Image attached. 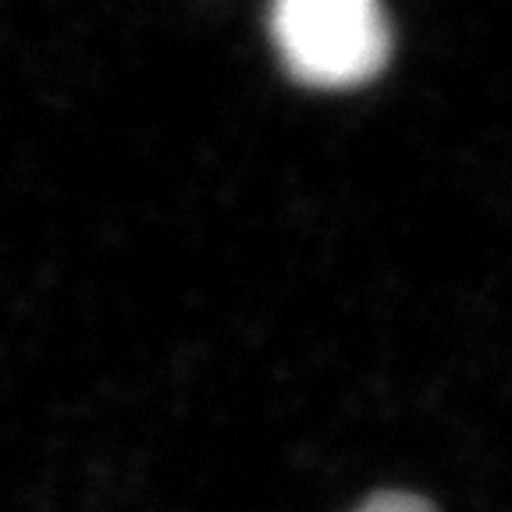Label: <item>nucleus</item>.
<instances>
[{"mask_svg":"<svg viewBox=\"0 0 512 512\" xmlns=\"http://www.w3.org/2000/svg\"><path fill=\"white\" fill-rule=\"evenodd\" d=\"M271 36L288 72L324 89L374 79L392 54L388 18L370 0H281Z\"/></svg>","mask_w":512,"mask_h":512,"instance_id":"obj_1","label":"nucleus"},{"mask_svg":"<svg viewBox=\"0 0 512 512\" xmlns=\"http://www.w3.org/2000/svg\"><path fill=\"white\" fill-rule=\"evenodd\" d=\"M356 512H434V505L416 495H402V491H384V495L363 502Z\"/></svg>","mask_w":512,"mask_h":512,"instance_id":"obj_2","label":"nucleus"}]
</instances>
